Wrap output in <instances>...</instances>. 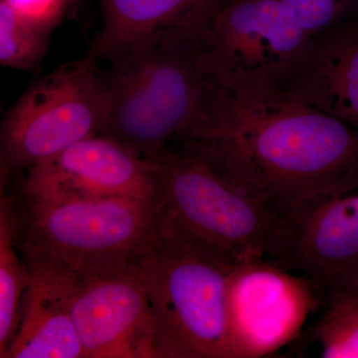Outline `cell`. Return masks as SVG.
Here are the masks:
<instances>
[{
  "label": "cell",
  "mask_w": 358,
  "mask_h": 358,
  "mask_svg": "<svg viewBox=\"0 0 358 358\" xmlns=\"http://www.w3.org/2000/svg\"><path fill=\"white\" fill-rule=\"evenodd\" d=\"M176 141L278 213L358 164V129L282 89L231 86L212 75L199 117Z\"/></svg>",
  "instance_id": "obj_1"
},
{
  "label": "cell",
  "mask_w": 358,
  "mask_h": 358,
  "mask_svg": "<svg viewBox=\"0 0 358 358\" xmlns=\"http://www.w3.org/2000/svg\"><path fill=\"white\" fill-rule=\"evenodd\" d=\"M209 40L167 36L109 61L102 71L103 136L143 159L178 141L199 117L211 74Z\"/></svg>",
  "instance_id": "obj_2"
},
{
  "label": "cell",
  "mask_w": 358,
  "mask_h": 358,
  "mask_svg": "<svg viewBox=\"0 0 358 358\" xmlns=\"http://www.w3.org/2000/svg\"><path fill=\"white\" fill-rule=\"evenodd\" d=\"M174 143L145 159L154 173L160 230L233 267L270 261L280 214L230 183L194 148Z\"/></svg>",
  "instance_id": "obj_3"
},
{
  "label": "cell",
  "mask_w": 358,
  "mask_h": 358,
  "mask_svg": "<svg viewBox=\"0 0 358 358\" xmlns=\"http://www.w3.org/2000/svg\"><path fill=\"white\" fill-rule=\"evenodd\" d=\"M134 267L147 293L157 357L233 358V266L160 230Z\"/></svg>",
  "instance_id": "obj_4"
},
{
  "label": "cell",
  "mask_w": 358,
  "mask_h": 358,
  "mask_svg": "<svg viewBox=\"0 0 358 358\" xmlns=\"http://www.w3.org/2000/svg\"><path fill=\"white\" fill-rule=\"evenodd\" d=\"M25 209L22 219L17 214L25 259L76 275L134 265L159 236L154 199L26 200Z\"/></svg>",
  "instance_id": "obj_5"
},
{
  "label": "cell",
  "mask_w": 358,
  "mask_h": 358,
  "mask_svg": "<svg viewBox=\"0 0 358 358\" xmlns=\"http://www.w3.org/2000/svg\"><path fill=\"white\" fill-rule=\"evenodd\" d=\"M89 56L60 66L33 82L1 124V164L28 169L71 145L102 133V70Z\"/></svg>",
  "instance_id": "obj_6"
},
{
  "label": "cell",
  "mask_w": 358,
  "mask_h": 358,
  "mask_svg": "<svg viewBox=\"0 0 358 358\" xmlns=\"http://www.w3.org/2000/svg\"><path fill=\"white\" fill-rule=\"evenodd\" d=\"M270 262L305 275L322 291L358 275V164L280 212Z\"/></svg>",
  "instance_id": "obj_7"
},
{
  "label": "cell",
  "mask_w": 358,
  "mask_h": 358,
  "mask_svg": "<svg viewBox=\"0 0 358 358\" xmlns=\"http://www.w3.org/2000/svg\"><path fill=\"white\" fill-rule=\"evenodd\" d=\"M310 41L280 0H225L211 26V75L231 86L281 89Z\"/></svg>",
  "instance_id": "obj_8"
},
{
  "label": "cell",
  "mask_w": 358,
  "mask_h": 358,
  "mask_svg": "<svg viewBox=\"0 0 358 358\" xmlns=\"http://www.w3.org/2000/svg\"><path fill=\"white\" fill-rule=\"evenodd\" d=\"M317 289L305 275L268 260L235 266L229 284L232 357H267L291 343L319 307Z\"/></svg>",
  "instance_id": "obj_9"
},
{
  "label": "cell",
  "mask_w": 358,
  "mask_h": 358,
  "mask_svg": "<svg viewBox=\"0 0 358 358\" xmlns=\"http://www.w3.org/2000/svg\"><path fill=\"white\" fill-rule=\"evenodd\" d=\"M72 315L85 358H157L147 293L134 264L77 275Z\"/></svg>",
  "instance_id": "obj_10"
},
{
  "label": "cell",
  "mask_w": 358,
  "mask_h": 358,
  "mask_svg": "<svg viewBox=\"0 0 358 358\" xmlns=\"http://www.w3.org/2000/svg\"><path fill=\"white\" fill-rule=\"evenodd\" d=\"M25 200L93 199L126 196L154 199V173L148 159L119 141L96 134L27 169Z\"/></svg>",
  "instance_id": "obj_11"
},
{
  "label": "cell",
  "mask_w": 358,
  "mask_h": 358,
  "mask_svg": "<svg viewBox=\"0 0 358 358\" xmlns=\"http://www.w3.org/2000/svg\"><path fill=\"white\" fill-rule=\"evenodd\" d=\"M225 0H101L102 26L87 56L109 62L167 36L205 39Z\"/></svg>",
  "instance_id": "obj_12"
},
{
  "label": "cell",
  "mask_w": 358,
  "mask_h": 358,
  "mask_svg": "<svg viewBox=\"0 0 358 358\" xmlns=\"http://www.w3.org/2000/svg\"><path fill=\"white\" fill-rule=\"evenodd\" d=\"M25 262L29 282L3 358H85L72 315L77 275L53 264Z\"/></svg>",
  "instance_id": "obj_13"
},
{
  "label": "cell",
  "mask_w": 358,
  "mask_h": 358,
  "mask_svg": "<svg viewBox=\"0 0 358 358\" xmlns=\"http://www.w3.org/2000/svg\"><path fill=\"white\" fill-rule=\"evenodd\" d=\"M285 93L358 129V25L313 37Z\"/></svg>",
  "instance_id": "obj_14"
},
{
  "label": "cell",
  "mask_w": 358,
  "mask_h": 358,
  "mask_svg": "<svg viewBox=\"0 0 358 358\" xmlns=\"http://www.w3.org/2000/svg\"><path fill=\"white\" fill-rule=\"evenodd\" d=\"M18 216L3 194L0 204V357L15 336L29 268L18 256Z\"/></svg>",
  "instance_id": "obj_15"
},
{
  "label": "cell",
  "mask_w": 358,
  "mask_h": 358,
  "mask_svg": "<svg viewBox=\"0 0 358 358\" xmlns=\"http://www.w3.org/2000/svg\"><path fill=\"white\" fill-rule=\"evenodd\" d=\"M53 28L0 0V64L10 69L36 70L46 54Z\"/></svg>",
  "instance_id": "obj_16"
},
{
  "label": "cell",
  "mask_w": 358,
  "mask_h": 358,
  "mask_svg": "<svg viewBox=\"0 0 358 358\" xmlns=\"http://www.w3.org/2000/svg\"><path fill=\"white\" fill-rule=\"evenodd\" d=\"M326 310L313 329L322 357L358 358V294L343 289L326 292Z\"/></svg>",
  "instance_id": "obj_17"
},
{
  "label": "cell",
  "mask_w": 358,
  "mask_h": 358,
  "mask_svg": "<svg viewBox=\"0 0 358 358\" xmlns=\"http://www.w3.org/2000/svg\"><path fill=\"white\" fill-rule=\"evenodd\" d=\"M288 7L308 36L338 27L357 8L358 0H280Z\"/></svg>",
  "instance_id": "obj_18"
},
{
  "label": "cell",
  "mask_w": 358,
  "mask_h": 358,
  "mask_svg": "<svg viewBox=\"0 0 358 358\" xmlns=\"http://www.w3.org/2000/svg\"><path fill=\"white\" fill-rule=\"evenodd\" d=\"M6 1L28 17L55 26L62 16L66 0H6Z\"/></svg>",
  "instance_id": "obj_19"
},
{
  "label": "cell",
  "mask_w": 358,
  "mask_h": 358,
  "mask_svg": "<svg viewBox=\"0 0 358 358\" xmlns=\"http://www.w3.org/2000/svg\"><path fill=\"white\" fill-rule=\"evenodd\" d=\"M338 289H348V291H352L353 292V293L358 294V275H357V277L353 278L352 281L348 282V284H346L345 286L341 287V288Z\"/></svg>",
  "instance_id": "obj_20"
}]
</instances>
